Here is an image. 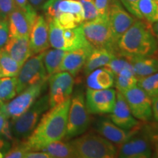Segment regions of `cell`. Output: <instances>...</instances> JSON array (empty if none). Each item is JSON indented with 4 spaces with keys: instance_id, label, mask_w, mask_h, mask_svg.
<instances>
[{
    "instance_id": "obj_1",
    "label": "cell",
    "mask_w": 158,
    "mask_h": 158,
    "mask_svg": "<svg viewBox=\"0 0 158 158\" xmlns=\"http://www.w3.org/2000/svg\"><path fill=\"white\" fill-rule=\"evenodd\" d=\"M70 102L71 98L43 114L36 127L25 140L31 151H40L47 144L64 138Z\"/></svg>"
},
{
    "instance_id": "obj_2",
    "label": "cell",
    "mask_w": 158,
    "mask_h": 158,
    "mask_svg": "<svg viewBox=\"0 0 158 158\" xmlns=\"http://www.w3.org/2000/svg\"><path fill=\"white\" fill-rule=\"evenodd\" d=\"M117 50L122 56H155L158 53V41L143 21H135L118 40Z\"/></svg>"
},
{
    "instance_id": "obj_3",
    "label": "cell",
    "mask_w": 158,
    "mask_h": 158,
    "mask_svg": "<svg viewBox=\"0 0 158 158\" xmlns=\"http://www.w3.org/2000/svg\"><path fill=\"white\" fill-rule=\"evenodd\" d=\"M76 157L113 158L117 157V149L113 143L100 134L89 133L70 141Z\"/></svg>"
},
{
    "instance_id": "obj_4",
    "label": "cell",
    "mask_w": 158,
    "mask_h": 158,
    "mask_svg": "<svg viewBox=\"0 0 158 158\" xmlns=\"http://www.w3.org/2000/svg\"><path fill=\"white\" fill-rule=\"evenodd\" d=\"M49 108L48 94L40 97L22 115L10 122L13 138L21 141L27 139L36 127L43 114Z\"/></svg>"
},
{
    "instance_id": "obj_5",
    "label": "cell",
    "mask_w": 158,
    "mask_h": 158,
    "mask_svg": "<svg viewBox=\"0 0 158 158\" xmlns=\"http://www.w3.org/2000/svg\"><path fill=\"white\" fill-rule=\"evenodd\" d=\"M90 122L84 93L77 91L71 98L64 138L68 140L85 133L89 127Z\"/></svg>"
},
{
    "instance_id": "obj_6",
    "label": "cell",
    "mask_w": 158,
    "mask_h": 158,
    "mask_svg": "<svg viewBox=\"0 0 158 158\" xmlns=\"http://www.w3.org/2000/svg\"><path fill=\"white\" fill-rule=\"evenodd\" d=\"M80 26L85 37L93 48H106L116 51L108 15L98 16L92 21H84Z\"/></svg>"
},
{
    "instance_id": "obj_7",
    "label": "cell",
    "mask_w": 158,
    "mask_h": 158,
    "mask_svg": "<svg viewBox=\"0 0 158 158\" xmlns=\"http://www.w3.org/2000/svg\"><path fill=\"white\" fill-rule=\"evenodd\" d=\"M48 78L41 81L37 84L29 86L18 94L16 98L12 99L11 101L4 104L0 107V111L5 114L6 118L15 119L27 111L34 104L45 89Z\"/></svg>"
},
{
    "instance_id": "obj_8",
    "label": "cell",
    "mask_w": 158,
    "mask_h": 158,
    "mask_svg": "<svg viewBox=\"0 0 158 158\" xmlns=\"http://www.w3.org/2000/svg\"><path fill=\"white\" fill-rule=\"evenodd\" d=\"M44 53L45 51L32 55L21 66L16 76L17 94L49 77L43 63Z\"/></svg>"
},
{
    "instance_id": "obj_9",
    "label": "cell",
    "mask_w": 158,
    "mask_h": 158,
    "mask_svg": "<svg viewBox=\"0 0 158 158\" xmlns=\"http://www.w3.org/2000/svg\"><path fill=\"white\" fill-rule=\"evenodd\" d=\"M153 155L151 140L147 131L140 127L125 142L120 144L117 157L122 158H148Z\"/></svg>"
},
{
    "instance_id": "obj_10",
    "label": "cell",
    "mask_w": 158,
    "mask_h": 158,
    "mask_svg": "<svg viewBox=\"0 0 158 158\" xmlns=\"http://www.w3.org/2000/svg\"><path fill=\"white\" fill-rule=\"evenodd\" d=\"M133 116L138 120L149 122L153 118L152 98L138 85L123 92Z\"/></svg>"
},
{
    "instance_id": "obj_11",
    "label": "cell",
    "mask_w": 158,
    "mask_h": 158,
    "mask_svg": "<svg viewBox=\"0 0 158 158\" xmlns=\"http://www.w3.org/2000/svg\"><path fill=\"white\" fill-rule=\"evenodd\" d=\"M48 81L50 108L54 107L71 98V94L73 91L75 79L68 72H57L48 77Z\"/></svg>"
},
{
    "instance_id": "obj_12",
    "label": "cell",
    "mask_w": 158,
    "mask_h": 158,
    "mask_svg": "<svg viewBox=\"0 0 158 158\" xmlns=\"http://www.w3.org/2000/svg\"><path fill=\"white\" fill-rule=\"evenodd\" d=\"M116 91L114 89H93L87 87L86 106L91 114H110L116 103Z\"/></svg>"
},
{
    "instance_id": "obj_13",
    "label": "cell",
    "mask_w": 158,
    "mask_h": 158,
    "mask_svg": "<svg viewBox=\"0 0 158 158\" xmlns=\"http://www.w3.org/2000/svg\"><path fill=\"white\" fill-rule=\"evenodd\" d=\"M37 16L36 10L30 4L25 9L15 7L7 20L9 37H29Z\"/></svg>"
},
{
    "instance_id": "obj_14",
    "label": "cell",
    "mask_w": 158,
    "mask_h": 158,
    "mask_svg": "<svg viewBox=\"0 0 158 158\" xmlns=\"http://www.w3.org/2000/svg\"><path fill=\"white\" fill-rule=\"evenodd\" d=\"M108 17H109L112 37L116 48L118 40L133 25L135 19L124 8L121 2L118 0L110 1Z\"/></svg>"
},
{
    "instance_id": "obj_15",
    "label": "cell",
    "mask_w": 158,
    "mask_h": 158,
    "mask_svg": "<svg viewBox=\"0 0 158 158\" xmlns=\"http://www.w3.org/2000/svg\"><path fill=\"white\" fill-rule=\"evenodd\" d=\"M110 117L114 124L126 130L137 129L141 126V122L133 116L123 94L118 91L116 92V103Z\"/></svg>"
},
{
    "instance_id": "obj_16",
    "label": "cell",
    "mask_w": 158,
    "mask_h": 158,
    "mask_svg": "<svg viewBox=\"0 0 158 158\" xmlns=\"http://www.w3.org/2000/svg\"><path fill=\"white\" fill-rule=\"evenodd\" d=\"M29 37L32 55L43 52L50 47L48 23L44 16L37 15Z\"/></svg>"
},
{
    "instance_id": "obj_17",
    "label": "cell",
    "mask_w": 158,
    "mask_h": 158,
    "mask_svg": "<svg viewBox=\"0 0 158 158\" xmlns=\"http://www.w3.org/2000/svg\"><path fill=\"white\" fill-rule=\"evenodd\" d=\"M94 48L92 45L67 51L59 67V71H66L75 77L86 64L89 55Z\"/></svg>"
},
{
    "instance_id": "obj_18",
    "label": "cell",
    "mask_w": 158,
    "mask_h": 158,
    "mask_svg": "<svg viewBox=\"0 0 158 158\" xmlns=\"http://www.w3.org/2000/svg\"><path fill=\"white\" fill-rule=\"evenodd\" d=\"M96 130L102 137L117 145L123 143L135 133L138 129L126 130L119 127L111 120L106 118H101L96 123ZM139 128V127H138Z\"/></svg>"
},
{
    "instance_id": "obj_19",
    "label": "cell",
    "mask_w": 158,
    "mask_h": 158,
    "mask_svg": "<svg viewBox=\"0 0 158 158\" xmlns=\"http://www.w3.org/2000/svg\"><path fill=\"white\" fill-rule=\"evenodd\" d=\"M3 48L21 66L32 56L29 37H9Z\"/></svg>"
},
{
    "instance_id": "obj_20",
    "label": "cell",
    "mask_w": 158,
    "mask_h": 158,
    "mask_svg": "<svg viewBox=\"0 0 158 158\" xmlns=\"http://www.w3.org/2000/svg\"><path fill=\"white\" fill-rule=\"evenodd\" d=\"M125 57L131 63L134 73L138 80L155 73L158 71V58L155 56H133Z\"/></svg>"
},
{
    "instance_id": "obj_21",
    "label": "cell",
    "mask_w": 158,
    "mask_h": 158,
    "mask_svg": "<svg viewBox=\"0 0 158 158\" xmlns=\"http://www.w3.org/2000/svg\"><path fill=\"white\" fill-rule=\"evenodd\" d=\"M116 56L115 51L110 48H93L84 65V73L87 76L92 71L103 68Z\"/></svg>"
},
{
    "instance_id": "obj_22",
    "label": "cell",
    "mask_w": 158,
    "mask_h": 158,
    "mask_svg": "<svg viewBox=\"0 0 158 158\" xmlns=\"http://www.w3.org/2000/svg\"><path fill=\"white\" fill-rule=\"evenodd\" d=\"M86 78L87 87L93 89H106L114 85L115 76L105 68H98L89 73Z\"/></svg>"
},
{
    "instance_id": "obj_23",
    "label": "cell",
    "mask_w": 158,
    "mask_h": 158,
    "mask_svg": "<svg viewBox=\"0 0 158 158\" xmlns=\"http://www.w3.org/2000/svg\"><path fill=\"white\" fill-rule=\"evenodd\" d=\"M40 151L46 152L51 158H73L76 157L74 149L70 142L56 141L47 144Z\"/></svg>"
},
{
    "instance_id": "obj_24",
    "label": "cell",
    "mask_w": 158,
    "mask_h": 158,
    "mask_svg": "<svg viewBox=\"0 0 158 158\" xmlns=\"http://www.w3.org/2000/svg\"><path fill=\"white\" fill-rule=\"evenodd\" d=\"M66 53V51L54 48L45 51L43 63L48 76L59 72V67Z\"/></svg>"
},
{
    "instance_id": "obj_25",
    "label": "cell",
    "mask_w": 158,
    "mask_h": 158,
    "mask_svg": "<svg viewBox=\"0 0 158 158\" xmlns=\"http://www.w3.org/2000/svg\"><path fill=\"white\" fill-rule=\"evenodd\" d=\"M21 68V65L2 48L0 52V78L17 76Z\"/></svg>"
},
{
    "instance_id": "obj_26",
    "label": "cell",
    "mask_w": 158,
    "mask_h": 158,
    "mask_svg": "<svg viewBox=\"0 0 158 158\" xmlns=\"http://www.w3.org/2000/svg\"><path fill=\"white\" fill-rule=\"evenodd\" d=\"M16 76L0 78V107L16 96Z\"/></svg>"
},
{
    "instance_id": "obj_27",
    "label": "cell",
    "mask_w": 158,
    "mask_h": 158,
    "mask_svg": "<svg viewBox=\"0 0 158 158\" xmlns=\"http://www.w3.org/2000/svg\"><path fill=\"white\" fill-rule=\"evenodd\" d=\"M138 79L134 73L133 68H126L115 76L114 85L118 92H123L137 85Z\"/></svg>"
},
{
    "instance_id": "obj_28",
    "label": "cell",
    "mask_w": 158,
    "mask_h": 158,
    "mask_svg": "<svg viewBox=\"0 0 158 158\" xmlns=\"http://www.w3.org/2000/svg\"><path fill=\"white\" fill-rule=\"evenodd\" d=\"M138 7L143 19L147 22L158 21V0H139Z\"/></svg>"
},
{
    "instance_id": "obj_29",
    "label": "cell",
    "mask_w": 158,
    "mask_h": 158,
    "mask_svg": "<svg viewBox=\"0 0 158 158\" xmlns=\"http://www.w3.org/2000/svg\"><path fill=\"white\" fill-rule=\"evenodd\" d=\"M137 85L152 98L158 94V71L149 76L138 79Z\"/></svg>"
},
{
    "instance_id": "obj_30",
    "label": "cell",
    "mask_w": 158,
    "mask_h": 158,
    "mask_svg": "<svg viewBox=\"0 0 158 158\" xmlns=\"http://www.w3.org/2000/svg\"><path fill=\"white\" fill-rule=\"evenodd\" d=\"M122 56H120L118 57L116 56L115 58L110 60L103 68L111 72L114 75V76L119 73L124 69L133 68L131 63L127 60V58L125 56H124V58H122Z\"/></svg>"
},
{
    "instance_id": "obj_31",
    "label": "cell",
    "mask_w": 158,
    "mask_h": 158,
    "mask_svg": "<svg viewBox=\"0 0 158 158\" xmlns=\"http://www.w3.org/2000/svg\"><path fill=\"white\" fill-rule=\"evenodd\" d=\"M81 4L84 10V21H92L98 17L94 0H78Z\"/></svg>"
},
{
    "instance_id": "obj_32",
    "label": "cell",
    "mask_w": 158,
    "mask_h": 158,
    "mask_svg": "<svg viewBox=\"0 0 158 158\" xmlns=\"http://www.w3.org/2000/svg\"><path fill=\"white\" fill-rule=\"evenodd\" d=\"M16 7L14 0H0V17L8 20L10 13Z\"/></svg>"
},
{
    "instance_id": "obj_33",
    "label": "cell",
    "mask_w": 158,
    "mask_h": 158,
    "mask_svg": "<svg viewBox=\"0 0 158 158\" xmlns=\"http://www.w3.org/2000/svg\"><path fill=\"white\" fill-rule=\"evenodd\" d=\"M120 2L130 13L138 19H143L138 7L139 0H120Z\"/></svg>"
},
{
    "instance_id": "obj_34",
    "label": "cell",
    "mask_w": 158,
    "mask_h": 158,
    "mask_svg": "<svg viewBox=\"0 0 158 158\" xmlns=\"http://www.w3.org/2000/svg\"><path fill=\"white\" fill-rule=\"evenodd\" d=\"M9 38L8 21L0 17V48H2Z\"/></svg>"
},
{
    "instance_id": "obj_35",
    "label": "cell",
    "mask_w": 158,
    "mask_h": 158,
    "mask_svg": "<svg viewBox=\"0 0 158 158\" xmlns=\"http://www.w3.org/2000/svg\"><path fill=\"white\" fill-rule=\"evenodd\" d=\"M111 0H94L98 16L108 15L109 13L110 4Z\"/></svg>"
},
{
    "instance_id": "obj_36",
    "label": "cell",
    "mask_w": 158,
    "mask_h": 158,
    "mask_svg": "<svg viewBox=\"0 0 158 158\" xmlns=\"http://www.w3.org/2000/svg\"><path fill=\"white\" fill-rule=\"evenodd\" d=\"M144 129L149 136H157L158 137V122H152L143 125Z\"/></svg>"
},
{
    "instance_id": "obj_37",
    "label": "cell",
    "mask_w": 158,
    "mask_h": 158,
    "mask_svg": "<svg viewBox=\"0 0 158 158\" xmlns=\"http://www.w3.org/2000/svg\"><path fill=\"white\" fill-rule=\"evenodd\" d=\"M26 158H51L46 152L41 151H29L25 155Z\"/></svg>"
},
{
    "instance_id": "obj_38",
    "label": "cell",
    "mask_w": 158,
    "mask_h": 158,
    "mask_svg": "<svg viewBox=\"0 0 158 158\" xmlns=\"http://www.w3.org/2000/svg\"><path fill=\"white\" fill-rule=\"evenodd\" d=\"M11 143L9 140L3 138L2 136L0 135V151L3 153L4 156L7 152L10 149Z\"/></svg>"
},
{
    "instance_id": "obj_39",
    "label": "cell",
    "mask_w": 158,
    "mask_h": 158,
    "mask_svg": "<svg viewBox=\"0 0 158 158\" xmlns=\"http://www.w3.org/2000/svg\"><path fill=\"white\" fill-rule=\"evenodd\" d=\"M152 102L153 118L156 122H158V94L152 98Z\"/></svg>"
},
{
    "instance_id": "obj_40",
    "label": "cell",
    "mask_w": 158,
    "mask_h": 158,
    "mask_svg": "<svg viewBox=\"0 0 158 158\" xmlns=\"http://www.w3.org/2000/svg\"><path fill=\"white\" fill-rule=\"evenodd\" d=\"M151 140L152 149H154V157H158V137L157 136H149Z\"/></svg>"
},
{
    "instance_id": "obj_41",
    "label": "cell",
    "mask_w": 158,
    "mask_h": 158,
    "mask_svg": "<svg viewBox=\"0 0 158 158\" xmlns=\"http://www.w3.org/2000/svg\"><path fill=\"white\" fill-rule=\"evenodd\" d=\"M46 1L47 0H29V4H30L35 9L42 7L43 4H44Z\"/></svg>"
},
{
    "instance_id": "obj_42",
    "label": "cell",
    "mask_w": 158,
    "mask_h": 158,
    "mask_svg": "<svg viewBox=\"0 0 158 158\" xmlns=\"http://www.w3.org/2000/svg\"><path fill=\"white\" fill-rule=\"evenodd\" d=\"M150 28H151L152 31L158 41V21L150 23Z\"/></svg>"
},
{
    "instance_id": "obj_43",
    "label": "cell",
    "mask_w": 158,
    "mask_h": 158,
    "mask_svg": "<svg viewBox=\"0 0 158 158\" xmlns=\"http://www.w3.org/2000/svg\"><path fill=\"white\" fill-rule=\"evenodd\" d=\"M17 7L21 9H25L29 5L27 0H14Z\"/></svg>"
},
{
    "instance_id": "obj_44",
    "label": "cell",
    "mask_w": 158,
    "mask_h": 158,
    "mask_svg": "<svg viewBox=\"0 0 158 158\" xmlns=\"http://www.w3.org/2000/svg\"><path fill=\"white\" fill-rule=\"evenodd\" d=\"M7 119H8V118H6L5 114L0 111V133H1V130L2 129L4 124H5L6 120Z\"/></svg>"
},
{
    "instance_id": "obj_45",
    "label": "cell",
    "mask_w": 158,
    "mask_h": 158,
    "mask_svg": "<svg viewBox=\"0 0 158 158\" xmlns=\"http://www.w3.org/2000/svg\"><path fill=\"white\" fill-rule=\"evenodd\" d=\"M2 157H4V155H3V153L0 151V158H2Z\"/></svg>"
},
{
    "instance_id": "obj_46",
    "label": "cell",
    "mask_w": 158,
    "mask_h": 158,
    "mask_svg": "<svg viewBox=\"0 0 158 158\" xmlns=\"http://www.w3.org/2000/svg\"><path fill=\"white\" fill-rule=\"evenodd\" d=\"M1 49H2V48H0V52H1Z\"/></svg>"
}]
</instances>
